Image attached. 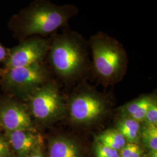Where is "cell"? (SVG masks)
Listing matches in <instances>:
<instances>
[{"label": "cell", "mask_w": 157, "mask_h": 157, "mask_svg": "<svg viewBox=\"0 0 157 157\" xmlns=\"http://www.w3.org/2000/svg\"><path fill=\"white\" fill-rule=\"evenodd\" d=\"M48 51L51 67L64 82H75L87 72L89 67L87 46L77 33L65 31L58 35Z\"/></svg>", "instance_id": "obj_1"}, {"label": "cell", "mask_w": 157, "mask_h": 157, "mask_svg": "<svg viewBox=\"0 0 157 157\" xmlns=\"http://www.w3.org/2000/svg\"><path fill=\"white\" fill-rule=\"evenodd\" d=\"M92 65L96 77L102 84H116L124 78L128 59L122 44L107 34L99 32L89 41Z\"/></svg>", "instance_id": "obj_2"}, {"label": "cell", "mask_w": 157, "mask_h": 157, "mask_svg": "<svg viewBox=\"0 0 157 157\" xmlns=\"http://www.w3.org/2000/svg\"><path fill=\"white\" fill-rule=\"evenodd\" d=\"M78 13V9L72 4L58 6L48 2H37L25 12L21 30L25 36L51 33L67 26Z\"/></svg>", "instance_id": "obj_3"}, {"label": "cell", "mask_w": 157, "mask_h": 157, "mask_svg": "<svg viewBox=\"0 0 157 157\" xmlns=\"http://www.w3.org/2000/svg\"><path fill=\"white\" fill-rule=\"evenodd\" d=\"M108 109L106 98L87 86H81L71 95L67 107L70 120L79 125H90L104 117Z\"/></svg>", "instance_id": "obj_4"}, {"label": "cell", "mask_w": 157, "mask_h": 157, "mask_svg": "<svg viewBox=\"0 0 157 157\" xmlns=\"http://www.w3.org/2000/svg\"><path fill=\"white\" fill-rule=\"evenodd\" d=\"M29 111L37 121L49 124L61 119L67 105L56 83L47 82L29 97Z\"/></svg>", "instance_id": "obj_5"}, {"label": "cell", "mask_w": 157, "mask_h": 157, "mask_svg": "<svg viewBox=\"0 0 157 157\" xmlns=\"http://www.w3.org/2000/svg\"><path fill=\"white\" fill-rule=\"evenodd\" d=\"M48 78L47 69L41 63H38L7 70L4 77V83L9 90L28 99L36 90L49 81Z\"/></svg>", "instance_id": "obj_6"}, {"label": "cell", "mask_w": 157, "mask_h": 157, "mask_svg": "<svg viewBox=\"0 0 157 157\" xmlns=\"http://www.w3.org/2000/svg\"><path fill=\"white\" fill-rule=\"evenodd\" d=\"M49 43L40 37H33L17 45L6 58V70L41 63L50 48Z\"/></svg>", "instance_id": "obj_7"}, {"label": "cell", "mask_w": 157, "mask_h": 157, "mask_svg": "<svg viewBox=\"0 0 157 157\" xmlns=\"http://www.w3.org/2000/svg\"><path fill=\"white\" fill-rule=\"evenodd\" d=\"M0 127L6 132L34 129L28 108L22 104L11 100L0 102Z\"/></svg>", "instance_id": "obj_8"}, {"label": "cell", "mask_w": 157, "mask_h": 157, "mask_svg": "<svg viewBox=\"0 0 157 157\" xmlns=\"http://www.w3.org/2000/svg\"><path fill=\"white\" fill-rule=\"evenodd\" d=\"M5 136L14 157H27L44 146L43 137L34 129L6 132Z\"/></svg>", "instance_id": "obj_9"}, {"label": "cell", "mask_w": 157, "mask_h": 157, "mask_svg": "<svg viewBox=\"0 0 157 157\" xmlns=\"http://www.w3.org/2000/svg\"><path fill=\"white\" fill-rule=\"evenodd\" d=\"M48 154L49 157H80V150L73 139L57 136L49 141Z\"/></svg>", "instance_id": "obj_10"}, {"label": "cell", "mask_w": 157, "mask_h": 157, "mask_svg": "<svg viewBox=\"0 0 157 157\" xmlns=\"http://www.w3.org/2000/svg\"><path fill=\"white\" fill-rule=\"evenodd\" d=\"M154 97L150 95L140 96L121 107L119 109V114L128 117L142 124Z\"/></svg>", "instance_id": "obj_11"}, {"label": "cell", "mask_w": 157, "mask_h": 157, "mask_svg": "<svg viewBox=\"0 0 157 157\" xmlns=\"http://www.w3.org/2000/svg\"><path fill=\"white\" fill-rule=\"evenodd\" d=\"M141 126V123L119 114L116 122L115 129L122 135L127 143L139 144L140 142Z\"/></svg>", "instance_id": "obj_12"}, {"label": "cell", "mask_w": 157, "mask_h": 157, "mask_svg": "<svg viewBox=\"0 0 157 157\" xmlns=\"http://www.w3.org/2000/svg\"><path fill=\"white\" fill-rule=\"evenodd\" d=\"M96 141L104 146L119 151L127 143L124 136L117 129H108L96 137Z\"/></svg>", "instance_id": "obj_13"}, {"label": "cell", "mask_w": 157, "mask_h": 157, "mask_svg": "<svg viewBox=\"0 0 157 157\" xmlns=\"http://www.w3.org/2000/svg\"><path fill=\"white\" fill-rule=\"evenodd\" d=\"M140 141L151 155L157 154V126L142 124Z\"/></svg>", "instance_id": "obj_14"}, {"label": "cell", "mask_w": 157, "mask_h": 157, "mask_svg": "<svg viewBox=\"0 0 157 157\" xmlns=\"http://www.w3.org/2000/svg\"><path fill=\"white\" fill-rule=\"evenodd\" d=\"M119 157H143L144 151L139 144L127 143L119 151Z\"/></svg>", "instance_id": "obj_15"}, {"label": "cell", "mask_w": 157, "mask_h": 157, "mask_svg": "<svg viewBox=\"0 0 157 157\" xmlns=\"http://www.w3.org/2000/svg\"><path fill=\"white\" fill-rule=\"evenodd\" d=\"M94 148L96 157H119L118 151L104 146L97 141H95Z\"/></svg>", "instance_id": "obj_16"}, {"label": "cell", "mask_w": 157, "mask_h": 157, "mask_svg": "<svg viewBox=\"0 0 157 157\" xmlns=\"http://www.w3.org/2000/svg\"><path fill=\"white\" fill-rule=\"evenodd\" d=\"M142 124L157 126V101L154 97L146 113L144 122Z\"/></svg>", "instance_id": "obj_17"}, {"label": "cell", "mask_w": 157, "mask_h": 157, "mask_svg": "<svg viewBox=\"0 0 157 157\" xmlns=\"http://www.w3.org/2000/svg\"><path fill=\"white\" fill-rule=\"evenodd\" d=\"M0 157H14L5 135L0 133Z\"/></svg>", "instance_id": "obj_18"}, {"label": "cell", "mask_w": 157, "mask_h": 157, "mask_svg": "<svg viewBox=\"0 0 157 157\" xmlns=\"http://www.w3.org/2000/svg\"><path fill=\"white\" fill-rule=\"evenodd\" d=\"M27 157H47L44 150V146L40 147L35 151L32 152Z\"/></svg>", "instance_id": "obj_19"}, {"label": "cell", "mask_w": 157, "mask_h": 157, "mask_svg": "<svg viewBox=\"0 0 157 157\" xmlns=\"http://www.w3.org/2000/svg\"><path fill=\"white\" fill-rule=\"evenodd\" d=\"M7 56V53L6 49L0 44V62L4 61Z\"/></svg>", "instance_id": "obj_20"}]
</instances>
